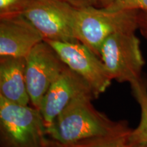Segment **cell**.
Segmentation results:
<instances>
[{"instance_id": "2", "label": "cell", "mask_w": 147, "mask_h": 147, "mask_svg": "<svg viewBox=\"0 0 147 147\" xmlns=\"http://www.w3.org/2000/svg\"><path fill=\"white\" fill-rule=\"evenodd\" d=\"M1 147H51L39 110L0 96Z\"/></svg>"}, {"instance_id": "8", "label": "cell", "mask_w": 147, "mask_h": 147, "mask_svg": "<svg viewBox=\"0 0 147 147\" xmlns=\"http://www.w3.org/2000/svg\"><path fill=\"white\" fill-rule=\"evenodd\" d=\"M81 95L93 96L91 88L84 79L67 66L51 84L42 100L40 111L47 129L69 103Z\"/></svg>"}, {"instance_id": "14", "label": "cell", "mask_w": 147, "mask_h": 147, "mask_svg": "<svg viewBox=\"0 0 147 147\" xmlns=\"http://www.w3.org/2000/svg\"><path fill=\"white\" fill-rule=\"evenodd\" d=\"M29 0H0V17L22 14Z\"/></svg>"}, {"instance_id": "17", "label": "cell", "mask_w": 147, "mask_h": 147, "mask_svg": "<svg viewBox=\"0 0 147 147\" xmlns=\"http://www.w3.org/2000/svg\"><path fill=\"white\" fill-rule=\"evenodd\" d=\"M128 147H147V143L136 144V145H131V146H128Z\"/></svg>"}, {"instance_id": "16", "label": "cell", "mask_w": 147, "mask_h": 147, "mask_svg": "<svg viewBox=\"0 0 147 147\" xmlns=\"http://www.w3.org/2000/svg\"><path fill=\"white\" fill-rule=\"evenodd\" d=\"M138 29L147 41V12L138 11Z\"/></svg>"}, {"instance_id": "12", "label": "cell", "mask_w": 147, "mask_h": 147, "mask_svg": "<svg viewBox=\"0 0 147 147\" xmlns=\"http://www.w3.org/2000/svg\"><path fill=\"white\" fill-rule=\"evenodd\" d=\"M131 87L140 107L141 115L138 125L129 134L128 146L147 143V88L143 80Z\"/></svg>"}, {"instance_id": "15", "label": "cell", "mask_w": 147, "mask_h": 147, "mask_svg": "<svg viewBox=\"0 0 147 147\" xmlns=\"http://www.w3.org/2000/svg\"><path fill=\"white\" fill-rule=\"evenodd\" d=\"M76 8H84L89 7L104 8L110 0H64Z\"/></svg>"}, {"instance_id": "7", "label": "cell", "mask_w": 147, "mask_h": 147, "mask_svg": "<svg viewBox=\"0 0 147 147\" xmlns=\"http://www.w3.org/2000/svg\"><path fill=\"white\" fill-rule=\"evenodd\" d=\"M67 65L55 49L42 41L26 57L25 77L31 104L40 110L42 100L48 90Z\"/></svg>"}, {"instance_id": "13", "label": "cell", "mask_w": 147, "mask_h": 147, "mask_svg": "<svg viewBox=\"0 0 147 147\" xmlns=\"http://www.w3.org/2000/svg\"><path fill=\"white\" fill-rule=\"evenodd\" d=\"M103 9L108 11L136 10L147 12V0H110Z\"/></svg>"}, {"instance_id": "4", "label": "cell", "mask_w": 147, "mask_h": 147, "mask_svg": "<svg viewBox=\"0 0 147 147\" xmlns=\"http://www.w3.org/2000/svg\"><path fill=\"white\" fill-rule=\"evenodd\" d=\"M135 32L127 31L111 35L100 51V57L113 80L128 82L131 86L142 81L141 74L145 65L140 40Z\"/></svg>"}, {"instance_id": "6", "label": "cell", "mask_w": 147, "mask_h": 147, "mask_svg": "<svg viewBox=\"0 0 147 147\" xmlns=\"http://www.w3.org/2000/svg\"><path fill=\"white\" fill-rule=\"evenodd\" d=\"M69 68L84 79L91 88L95 99L110 87L113 79L102 59L89 48L78 42L45 40Z\"/></svg>"}, {"instance_id": "9", "label": "cell", "mask_w": 147, "mask_h": 147, "mask_svg": "<svg viewBox=\"0 0 147 147\" xmlns=\"http://www.w3.org/2000/svg\"><path fill=\"white\" fill-rule=\"evenodd\" d=\"M45 38L23 14L0 17V57L26 58Z\"/></svg>"}, {"instance_id": "5", "label": "cell", "mask_w": 147, "mask_h": 147, "mask_svg": "<svg viewBox=\"0 0 147 147\" xmlns=\"http://www.w3.org/2000/svg\"><path fill=\"white\" fill-rule=\"evenodd\" d=\"M76 8L64 0H29L22 14L45 40L78 42L74 34Z\"/></svg>"}, {"instance_id": "1", "label": "cell", "mask_w": 147, "mask_h": 147, "mask_svg": "<svg viewBox=\"0 0 147 147\" xmlns=\"http://www.w3.org/2000/svg\"><path fill=\"white\" fill-rule=\"evenodd\" d=\"M92 95L76 97L61 112L47 129L49 138L69 144L91 138L108 135L128 125L126 121L111 120L92 104Z\"/></svg>"}, {"instance_id": "10", "label": "cell", "mask_w": 147, "mask_h": 147, "mask_svg": "<svg viewBox=\"0 0 147 147\" xmlns=\"http://www.w3.org/2000/svg\"><path fill=\"white\" fill-rule=\"evenodd\" d=\"M25 68L26 58L0 57V96L16 104L29 105Z\"/></svg>"}, {"instance_id": "3", "label": "cell", "mask_w": 147, "mask_h": 147, "mask_svg": "<svg viewBox=\"0 0 147 147\" xmlns=\"http://www.w3.org/2000/svg\"><path fill=\"white\" fill-rule=\"evenodd\" d=\"M138 13L136 10L108 11L94 7L76 8L75 36L100 57L101 47L108 37L118 32L136 31Z\"/></svg>"}, {"instance_id": "11", "label": "cell", "mask_w": 147, "mask_h": 147, "mask_svg": "<svg viewBox=\"0 0 147 147\" xmlns=\"http://www.w3.org/2000/svg\"><path fill=\"white\" fill-rule=\"evenodd\" d=\"M131 130L127 125L108 135L91 138L69 144H61L50 140V145L51 147H128L127 139Z\"/></svg>"}]
</instances>
